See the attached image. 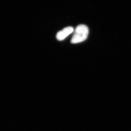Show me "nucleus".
I'll list each match as a JSON object with an SVG mask.
<instances>
[{
  "label": "nucleus",
  "instance_id": "1",
  "mask_svg": "<svg viewBox=\"0 0 131 131\" xmlns=\"http://www.w3.org/2000/svg\"><path fill=\"white\" fill-rule=\"evenodd\" d=\"M89 28L84 24L78 26L72 37L71 42L73 44L81 43L86 40L88 36Z\"/></svg>",
  "mask_w": 131,
  "mask_h": 131
},
{
  "label": "nucleus",
  "instance_id": "2",
  "mask_svg": "<svg viewBox=\"0 0 131 131\" xmlns=\"http://www.w3.org/2000/svg\"><path fill=\"white\" fill-rule=\"evenodd\" d=\"M74 32V29L72 27H68L64 28L62 30L57 33L56 38L59 41H61L65 38L68 35Z\"/></svg>",
  "mask_w": 131,
  "mask_h": 131
}]
</instances>
